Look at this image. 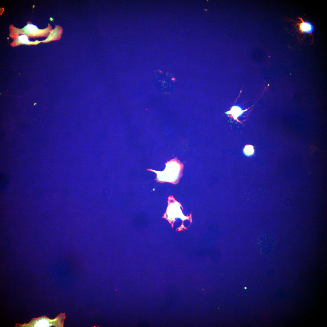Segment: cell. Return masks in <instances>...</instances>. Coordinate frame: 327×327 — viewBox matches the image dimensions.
<instances>
[{
  "instance_id": "cell-1",
  "label": "cell",
  "mask_w": 327,
  "mask_h": 327,
  "mask_svg": "<svg viewBox=\"0 0 327 327\" xmlns=\"http://www.w3.org/2000/svg\"><path fill=\"white\" fill-rule=\"evenodd\" d=\"M166 167L163 171L147 170L157 174L156 180L160 182H167L176 184L182 175L183 164L177 157L171 160L165 164Z\"/></svg>"
},
{
  "instance_id": "cell-3",
  "label": "cell",
  "mask_w": 327,
  "mask_h": 327,
  "mask_svg": "<svg viewBox=\"0 0 327 327\" xmlns=\"http://www.w3.org/2000/svg\"><path fill=\"white\" fill-rule=\"evenodd\" d=\"M298 18L301 20V22L300 23L297 22L296 25L299 26V31L302 33H305L312 34L314 30V27L309 22L304 21L301 18L299 17Z\"/></svg>"
},
{
  "instance_id": "cell-7",
  "label": "cell",
  "mask_w": 327,
  "mask_h": 327,
  "mask_svg": "<svg viewBox=\"0 0 327 327\" xmlns=\"http://www.w3.org/2000/svg\"><path fill=\"white\" fill-rule=\"evenodd\" d=\"M8 182L7 177L4 174H1L0 187L2 189H4L6 186Z\"/></svg>"
},
{
  "instance_id": "cell-5",
  "label": "cell",
  "mask_w": 327,
  "mask_h": 327,
  "mask_svg": "<svg viewBox=\"0 0 327 327\" xmlns=\"http://www.w3.org/2000/svg\"><path fill=\"white\" fill-rule=\"evenodd\" d=\"M243 152L244 154L247 156L250 157L252 156L254 152V147L251 145H246L243 148Z\"/></svg>"
},
{
  "instance_id": "cell-2",
  "label": "cell",
  "mask_w": 327,
  "mask_h": 327,
  "mask_svg": "<svg viewBox=\"0 0 327 327\" xmlns=\"http://www.w3.org/2000/svg\"><path fill=\"white\" fill-rule=\"evenodd\" d=\"M66 316L65 313H61L54 319H51L45 315L32 318L28 323H16L15 327H64Z\"/></svg>"
},
{
  "instance_id": "cell-8",
  "label": "cell",
  "mask_w": 327,
  "mask_h": 327,
  "mask_svg": "<svg viewBox=\"0 0 327 327\" xmlns=\"http://www.w3.org/2000/svg\"><path fill=\"white\" fill-rule=\"evenodd\" d=\"M19 41L22 43L27 44L29 42V39L28 36L25 35H21L18 37Z\"/></svg>"
},
{
  "instance_id": "cell-6",
  "label": "cell",
  "mask_w": 327,
  "mask_h": 327,
  "mask_svg": "<svg viewBox=\"0 0 327 327\" xmlns=\"http://www.w3.org/2000/svg\"><path fill=\"white\" fill-rule=\"evenodd\" d=\"M25 29L27 32L32 33H37L38 31V29L36 26L31 24H28L25 26Z\"/></svg>"
},
{
  "instance_id": "cell-4",
  "label": "cell",
  "mask_w": 327,
  "mask_h": 327,
  "mask_svg": "<svg viewBox=\"0 0 327 327\" xmlns=\"http://www.w3.org/2000/svg\"><path fill=\"white\" fill-rule=\"evenodd\" d=\"M243 112L244 111L239 107L234 106L232 107L230 111H227L226 113L231 114L234 119L238 121L237 118L241 115Z\"/></svg>"
}]
</instances>
